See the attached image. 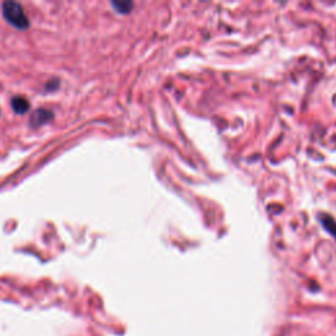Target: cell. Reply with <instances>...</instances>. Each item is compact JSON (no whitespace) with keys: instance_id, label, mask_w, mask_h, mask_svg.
<instances>
[{"instance_id":"1","label":"cell","mask_w":336,"mask_h":336,"mask_svg":"<svg viewBox=\"0 0 336 336\" xmlns=\"http://www.w3.org/2000/svg\"><path fill=\"white\" fill-rule=\"evenodd\" d=\"M1 13L4 20L18 30H25L30 25L22 5L16 1H4L1 5Z\"/></svg>"},{"instance_id":"2","label":"cell","mask_w":336,"mask_h":336,"mask_svg":"<svg viewBox=\"0 0 336 336\" xmlns=\"http://www.w3.org/2000/svg\"><path fill=\"white\" fill-rule=\"evenodd\" d=\"M53 112L45 108H39V109L34 110L29 118V126L33 129H37L39 126H43L45 124H49L50 121L53 120Z\"/></svg>"},{"instance_id":"3","label":"cell","mask_w":336,"mask_h":336,"mask_svg":"<svg viewBox=\"0 0 336 336\" xmlns=\"http://www.w3.org/2000/svg\"><path fill=\"white\" fill-rule=\"evenodd\" d=\"M11 106L14 113L17 114H25L26 112H29V109H30V104H29L28 100L25 99V97H22V96H14V97H12Z\"/></svg>"},{"instance_id":"4","label":"cell","mask_w":336,"mask_h":336,"mask_svg":"<svg viewBox=\"0 0 336 336\" xmlns=\"http://www.w3.org/2000/svg\"><path fill=\"white\" fill-rule=\"evenodd\" d=\"M112 7L116 9L118 13H129L133 8V4L130 1H112Z\"/></svg>"},{"instance_id":"5","label":"cell","mask_w":336,"mask_h":336,"mask_svg":"<svg viewBox=\"0 0 336 336\" xmlns=\"http://www.w3.org/2000/svg\"><path fill=\"white\" fill-rule=\"evenodd\" d=\"M59 88V80L58 79H50L49 81L46 83V91H55V89Z\"/></svg>"}]
</instances>
